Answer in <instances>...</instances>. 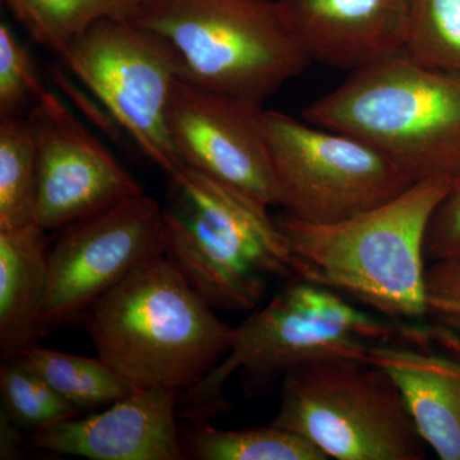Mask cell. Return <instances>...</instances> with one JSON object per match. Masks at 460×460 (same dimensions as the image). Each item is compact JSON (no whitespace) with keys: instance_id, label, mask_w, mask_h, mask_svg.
<instances>
[{"instance_id":"6da1fadb","label":"cell","mask_w":460,"mask_h":460,"mask_svg":"<svg viewBox=\"0 0 460 460\" xmlns=\"http://www.w3.org/2000/svg\"><path fill=\"white\" fill-rule=\"evenodd\" d=\"M454 181H417L337 223L278 217L296 277L357 299L393 323H419L426 316V235Z\"/></svg>"},{"instance_id":"7a4b0ae2","label":"cell","mask_w":460,"mask_h":460,"mask_svg":"<svg viewBox=\"0 0 460 460\" xmlns=\"http://www.w3.org/2000/svg\"><path fill=\"white\" fill-rule=\"evenodd\" d=\"M164 255L135 269L84 316L99 358L135 389L183 393L228 353L224 323Z\"/></svg>"},{"instance_id":"3957f363","label":"cell","mask_w":460,"mask_h":460,"mask_svg":"<svg viewBox=\"0 0 460 460\" xmlns=\"http://www.w3.org/2000/svg\"><path fill=\"white\" fill-rule=\"evenodd\" d=\"M302 117L367 142L411 183L460 178V74L405 51L350 72Z\"/></svg>"},{"instance_id":"277c9868","label":"cell","mask_w":460,"mask_h":460,"mask_svg":"<svg viewBox=\"0 0 460 460\" xmlns=\"http://www.w3.org/2000/svg\"><path fill=\"white\" fill-rule=\"evenodd\" d=\"M398 323L374 317L343 295L290 279L230 335L228 353L199 383L181 393L178 416L210 420L229 411L226 381L243 374L247 395L261 394L288 372L325 359L367 361L372 345L398 343Z\"/></svg>"},{"instance_id":"5b68a950","label":"cell","mask_w":460,"mask_h":460,"mask_svg":"<svg viewBox=\"0 0 460 460\" xmlns=\"http://www.w3.org/2000/svg\"><path fill=\"white\" fill-rule=\"evenodd\" d=\"M132 22L171 45L181 80L261 107L311 63L278 0H142Z\"/></svg>"},{"instance_id":"8992f818","label":"cell","mask_w":460,"mask_h":460,"mask_svg":"<svg viewBox=\"0 0 460 460\" xmlns=\"http://www.w3.org/2000/svg\"><path fill=\"white\" fill-rule=\"evenodd\" d=\"M165 255L215 310L252 313L269 280L298 279L286 235L270 215L237 193L171 187L163 208Z\"/></svg>"},{"instance_id":"52a82bcc","label":"cell","mask_w":460,"mask_h":460,"mask_svg":"<svg viewBox=\"0 0 460 460\" xmlns=\"http://www.w3.org/2000/svg\"><path fill=\"white\" fill-rule=\"evenodd\" d=\"M272 423L337 460H423L420 438L401 392L368 361L325 359L280 380Z\"/></svg>"},{"instance_id":"ba28073f","label":"cell","mask_w":460,"mask_h":460,"mask_svg":"<svg viewBox=\"0 0 460 460\" xmlns=\"http://www.w3.org/2000/svg\"><path fill=\"white\" fill-rule=\"evenodd\" d=\"M262 127L279 206L302 222H341L385 204L413 184L356 136L277 111H263Z\"/></svg>"},{"instance_id":"9c48e42d","label":"cell","mask_w":460,"mask_h":460,"mask_svg":"<svg viewBox=\"0 0 460 460\" xmlns=\"http://www.w3.org/2000/svg\"><path fill=\"white\" fill-rule=\"evenodd\" d=\"M60 58L154 164L168 177L181 168L168 131L181 60L164 39L128 21L102 20Z\"/></svg>"},{"instance_id":"30bf717a","label":"cell","mask_w":460,"mask_h":460,"mask_svg":"<svg viewBox=\"0 0 460 460\" xmlns=\"http://www.w3.org/2000/svg\"><path fill=\"white\" fill-rule=\"evenodd\" d=\"M164 253L163 208L145 193L63 229L48 250L42 334L84 320L100 296Z\"/></svg>"},{"instance_id":"8fae6325","label":"cell","mask_w":460,"mask_h":460,"mask_svg":"<svg viewBox=\"0 0 460 460\" xmlns=\"http://www.w3.org/2000/svg\"><path fill=\"white\" fill-rule=\"evenodd\" d=\"M26 118L38 156L35 223L44 232L68 228L144 193L50 91Z\"/></svg>"},{"instance_id":"7c38bea8","label":"cell","mask_w":460,"mask_h":460,"mask_svg":"<svg viewBox=\"0 0 460 460\" xmlns=\"http://www.w3.org/2000/svg\"><path fill=\"white\" fill-rule=\"evenodd\" d=\"M263 111L261 105L180 78L169 104L168 131L181 166L241 190L268 208L279 206Z\"/></svg>"},{"instance_id":"4fadbf2b","label":"cell","mask_w":460,"mask_h":460,"mask_svg":"<svg viewBox=\"0 0 460 460\" xmlns=\"http://www.w3.org/2000/svg\"><path fill=\"white\" fill-rule=\"evenodd\" d=\"M180 395L178 390H135L102 413L30 432L25 447L91 460H186Z\"/></svg>"},{"instance_id":"5bb4252c","label":"cell","mask_w":460,"mask_h":460,"mask_svg":"<svg viewBox=\"0 0 460 460\" xmlns=\"http://www.w3.org/2000/svg\"><path fill=\"white\" fill-rule=\"evenodd\" d=\"M311 62L356 71L404 50L411 0H278Z\"/></svg>"},{"instance_id":"9a60e30c","label":"cell","mask_w":460,"mask_h":460,"mask_svg":"<svg viewBox=\"0 0 460 460\" xmlns=\"http://www.w3.org/2000/svg\"><path fill=\"white\" fill-rule=\"evenodd\" d=\"M368 362L392 377L422 440L441 460H460V358L401 343L372 345Z\"/></svg>"},{"instance_id":"2e32d148","label":"cell","mask_w":460,"mask_h":460,"mask_svg":"<svg viewBox=\"0 0 460 460\" xmlns=\"http://www.w3.org/2000/svg\"><path fill=\"white\" fill-rule=\"evenodd\" d=\"M36 223L0 229V357L16 358L42 335L48 250Z\"/></svg>"},{"instance_id":"e0dca14e","label":"cell","mask_w":460,"mask_h":460,"mask_svg":"<svg viewBox=\"0 0 460 460\" xmlns=\"http://www.w3.org/2000/svg\"><path fill=\"white\" fill-rule=\"evenodd\" d=\"M210 420L180 426L186 460H328L316 445L279 426L222 429Z\"/></svg>"},{"instance_id":"ac0fdd59","label":"cell","mask_w":460,"mask_h":460,"mask_svg":"<svg viewBox=\"0 0 460 460\" xmlns=\"http://www.w3.org/2000/svg\"><path fill=\"white\" fill-rule=\"evenodd\" d=\"M16 359L80 411L114 404L137 390L99 357L90 358L32 345Z\"/></svg>"},{"instance_id":"d6986e66","label":"cell","mask_w":460,"mask_h":460,"mask_svg":"<svg viewBox=\"0 0 460 460\" xmlns=\"http://www.w3.org/2000/svg\"><path fill=\"white\" fill-rule=\"evenodd\" d=\"M30 35L62 56L75 39L102 20L132 22L142 0H3Z\"/></svg>"},{"instance_id":"ffe728a7","label":"cell","mask_w":460,"mask_h":460,"mask_svg":"<svg viewBox=\"0 0 460 460\" xmlns=\"http://www.w3.org/2000/svg\"><path fill=\"white\" fill-rule=\"evenodd\" d=\"M38 156L27 118L0 117V229L35 223Z\"/></svg>"},{"instance_id":"44dd1931","label":"cell","mask_w":460,"mask_h":460,"mask_svg":"<svg viewBox=\"0 0 460 460\" xmlns=\"http://www.w3.org/2000/svg\"><path fill=\"white\" fill-rule=\"evenodd\" d=\"M0 398L3 413L23 431L49 428L81 413L16 358L0 366Z\"/></svg>"},{"instance_id":"7402d4cb","label":"cell","mask_w":460,"mask_h":460,"mask_svg":"<svg viewBox=\"0 0 460 460\" xmlns=\"http://www.w3.org/2000/svg\"><path fill=\"white\" fill-rule=\"evenodd\" d=\"M402 51L460 74V0H411Z\"/></svg>"},{"instance_id":"603a6c76","label":"cell","mask_w":460,"mask_h":460,"mask_svg":"<svg viewBox=\"0 0 460 460\" xmlns=\"http://www.w3.org/2000/svg\"><path fill=\"white\" fill-rule=\"evenodd\" d=\"M29 51L11 27L0 25V117L20 115L27 104H36L45 95Z\"/></svg>"},{"instance_id":"cb8c5ba5","label":"cell","mask_w":460,"mask_h":460,"mask_svg":"<svg viewBox=\"0 0 460 460\" xmlns=\"http://www.w3.org/2000/svg\"><path fill=\"white\" fill-rule=\"evenodd\" d=\"M423 296L426 314L460 334V257L436 260L426 268Z\"/></svg>"},{"instance_id":"d4e9b609","label":"cell","mask_w":460,"mask_h":460,"mask_svg":"<svg viewBox=\"0 0 460 460\" xmlns=\"http://www.w3.org/2000/svg\"><path fill=\"white\" fill-rule=\"evenodd\" d=\"M426 257L432 261L460 257V178L432 217L426 235Z\"/></svg>"},{"instance_id":"484cf974","label":"cell","mask_w":460,"mask_h":460,"mask_svg":"<svg viewBox=\"0 0 460 460\" xmlns=\"http://www.w3.org/2000/svg\"><path fill=\"white\" fill-rule=\"evenodd\" d=\"M23 429L17 426L13 420L8 419L0 411V459H17L20 449L26 444L22 436Z\"/></svg>"}]
</instances>
